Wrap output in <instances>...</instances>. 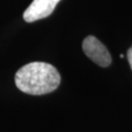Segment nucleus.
<instances>
[{
  "label": "nucleus",
  "mask_w": 132,
  "mask_h": 132,
  "mask_svg": "<svg viewBox=\"0 0 132 132\" xmlns=\"http://www.w3.org/2000/svg\"><path fill=\"white\" fill-rule=\"evenodd\" d=\"M60 0H33L24 13V20L27 23H32L46 18L53 13Z\"/></svg>",
  "instance_id": "nucleus-3"
},
{
  "label": "nucleus",
  "mask_w": 132,
  "mask_h": 132,
  "mask_svg": "<svg viewBox=\"0 0 132 132\" xmlns=\"http://www.w3.org/2000/svg\"><path fill=\"white\" fill-rule=\"evenodd\" d=\"M82 49L85 55L98 66L106 68L112 63V57L103 43L99 39L89 35L82 42Z\"/></svg>",
  "instance_id": "nucleus-2"
},
{
  "label": "nucleus",
  "mask_w": 132,
  "mask_h": 132,
  "mask_svg": "<svg viewBox=\"0 0 132 132\" xmlns=\"http://www.w3.org/2000/svg\"><path fill=\"white\" fill-rule=\"evenodd\" d=\"M61 82L59 71L44 62H33L16 72L15 83L21 91L29 95H44L58 88Z\"/></svg>",
  "instance_id": "nucleus-1"
},
{
  "label": "nucleus",
  "mask_w": 132,
  "mask_h": 132,
  "mask_svg": "<svg viewBox=\"0 0 132 132\" xmlns=\"http://www.w3.org/2000/svg\"><path fill=\"white\" fill-rule=\"evenodd\" d=\"M127 59L128 62H129V65H130V68L132 70V46L129 48V50L127 51Z\"/></svg>",
  "instance_id": "nucleus-4"
}]
</instances>
